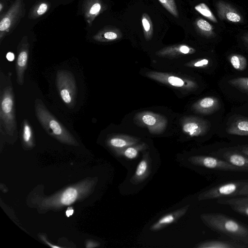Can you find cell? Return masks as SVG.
<instances>
[{"mask_svg":"<svg viewBox=\"0 0 248 248\" xmlns=\"http://www.w3.org/2000/svg\"><path fill=\"white\" fill-rule=\"evenodd\" d=\"M96 182L94 179L85 180L49 197H36L34 199L42 210L60 209L86 197L92 191Z\"/></svg>","mask_w":248,"mask_h":248,"instance_id":"cell-1","label":"cell"},{"mask_svg":"<svg viewBox=\"0 0 248 248\" xmlns=\"http://www.w3.org/2000/svg\"><path fill=\"white\" fill-rule=\"evenodd\" d=\"M201 218L212 230L248 246V225L221 213L203 214Z\"/></svg>","mask_w":248,"mask_h":248,"instance_id":"cell-2","label":"cell"},{"mask_svg":"<svg viewBox=\"0 0 248 248\" xmlns=\"http://www.w3.org/2000/svg\"><path fill=\"white\" fill-rule=\"evenodd\" d=\"M1 77L0 120V127L9 136L17 133V124L15 113V99L11 79V73L8 77L4 75Z\"/></svg>","mask_w":248,"mask_h":248,"instance_id":"cell-3","label":"cell"},{"mask_svg":"<svg viewBox=\"0 0 248 248\" xmlns=\"http://www.w3.org/2000/svg\"><path fill=\"white\" fill-rule=\"evenodd\" d=\"M35 109L38 121L49 135L63 143L78 145L75 138L48 111L41 99L36 100Z\"/></svg>","mask_w":248,"mask_h":248,"instance_id":"cell-4","label":"cell"},{"mask_svg":"<svg viewBox=\"0 0 248 248\" xmlns=\"http://www.w3.org/2000/svg\"><path fill=\"white\" fill-rule=\"evenodd\" d=\"M248 196V180L229 182L213 187L201 193L199 201Z\"/></svg>","mask_w":248,"mask_h":248,"instance_id":"cell-5","label":"cell"},{"mask_svg":"<svg viewBox=\"0 0 248 248\" xmlns=\"http://www.w3.org/2000/svg\"><path fill=\"white\" fill-rule=\"evenodd\" d=\"M26 13L24 0H15L8 10L0 16V42L16 28Z\"/></svg>","mask_w":248,"mask_h":248,"instance_id":"cell-6","label":"cell"},{"mask_svg":"<svg viewBox=\"0 0 248 248\" xmlns=\"http://www.w3.org/2000/svg\"><path fill=\"white\" fill-rule=\"evenodd\" d=\"M56 82L62 100L69 108H74L77 98V85L73 73L67 70H58Z\"/></svg>","mask_w":248,"mask_h":248,"instance_id":"cell-7","label":"cell"},{"mask_svg":"<svg viewBox=\"0 0 248 248\" xmlns=\"http://www.w3.org/2000/svg\"><path fill=\"white\" fill-rule=\"evenodd\" d=\"M30 44L27 36H24L17 47V56L16 62L17 82L22 85L24 82V74L28 66Z\"/></svg>","mask_w":248,"mask_h":248,"instance_id":"cell-8","label":"cell"},{"mask_svg":"<svg viewBox=\"0 0 248 248\" xmlns=\"http://www.w3.org/2000/svg\"><path fill=\"white\" fill-rule=\"evenodd\" d=\"M188 160L194 165L209 169L231 171L243 170L241 169L232 165L225 160L212 156H193L190 157Z\"/></svg>","mask_w":248,"mask_h":248,"instance_id":"cell-9","label":"cell"},{"mask_svg":"<svg viewBox=\"0 0 248 248\" xmlns=\"http://www.w3.org/2000/svg\"><path fill=\"white\" fill-rule=\"evenodd\" d=\"M218 16L221 20L232 23H239L242 20L241 15L230 4L219 0L216 4Z\"/></svg>","mask_w":248,"mask_h":248,"instance_id":"cell-10","label":"cell"},{"mask_svg":"<svg viewBox=\"0 0 248 248\" xmlns=\"http://www.w3.org/2000/svg\"><path fill=\"white\" fill-rule=\"evenodd\" d=\"M189 206V205H187L171 213L165 215L152 224L150 230L152 231H159L176 222L186 214Z\"/></svg>","mask_w":248,"mask_h":248,"instance_id":"cell-11","label":"cell"},{"mask_svg":"<svg viewBox=\"0 0 248 248\" xmlns=\"http://www.w3.org/2000/svg\"><path fill=\"white\" fill-rule=\"evenodd\" d=\"M102 8L101 0H85L83 2L82 11L85 20L91 27Z\"/></svg>","mask_w":248,"mask_h":248,"instance_id":"cell-12","label":"cell"},{"mask_svg":"<svg viewBox=\"0 0 248 248\" xmlns=\"http://www.w3.org/2000/svg\"><path fill=\"white\" fill-rule=\"evenodd\" d=\"M151 168V159L147 153L145 154L137 165L135 173L131 179L133 184L143 181L149 175Z\"/></svg>","mask_w":248,"mask_h":248,"instance_id":"cell-13","label":"cell"},{"mask_svg":"<svg viewBox=\"0 0 248 248\" xmlns=\"http://www.w3.org/2000/svg\"><path fill=\"white\" fill-rule=\"evenodd\" d=\"M198 248H246L248 246L230 239L229 240H213L201 242L197 246Z\"/></svg>","mask_w":248,"mask_h":248,"instance_id":"cell-14","label":"cell"},{"mask_svg":"<svg viewBox=\"0 0 248 248\" xmlns=\"http://www.w3.org/2000/svg\"><path fill=\"white\" fill-rule=\"evenodd\" d=\"M222 157L243 170H248V156L240 152L227 151L223 154Z\"/></svg>","mask_w":248,"mask_h":248,"instance_id":"cell-15","label":"cell"},{"mask_svg":"<svg viewBox=\"0 0 248 248\" xmlns=\"http://www.w3.org/2000/svg\"><path fill=\"white\" fill-rule=\"evenodd\" d=\"M197 109L203 113L210 114L217 111L220 108L218 99L214 96H208L201 99L196 104Z\"/></svg>","mask_w":248,"mask_h":248,"instance_id":"cell-16","label":"cell"},{"mask_svg":"<svg viewBox=\"0 0 248 248\" xmlns=\"http://www.w3.org/2000/svg\"><path fill=\"white\" fill-rule=\"evenodd\" d=\"M228 134L237 136H248V118L240 117L235 119L227 128Z\"/></svg>","mask_w":248,"mask_h":248,"instance_id":"cell-17","label":"cell"},{"mask_svg":"<svg viewBox=\"0 0 248 248\" xmlns=\"http://www.w3.org/2000/svg\"><path fill=\"white\" fill-rule=\"evenodd\" d=\"M207 125L204 122L195 120L186 123L183 126V130L191 136H198L204 134Z\"/></svg>","mask_w":248,"mask_h":248,"instance_id":"cell-18","label":"cell"},{"mask_svg":"<svg viewBox=\"0 0 248 248\" xmlns=\"http://www.w3.org/2000/svg\"><path fill=\"white\" fill-rule=\"evenodd\" d=\"M50 4L46 0H41L34 4L30 9L28 17L30 19H36L45 13L50 8Z\"/></svg>","mask_w":248,"mask_h":248,"instance_id":"cell-19","label":"cell"},{"mask_svg":"<svg viewBox=\"0 0 248 248\" xmlns=\"http://www.w3.org/2000/svg\"><path fill=\"white\" fill-rule=\"evenodd\" d=\"M22 139L24 145L28 148L34 145L33 132L31 125L26 119L23 122L22 126Z\"/></svg>","mask_w":248,"mask_h":248,"instance_id":"cell-20","label":"cell"},{"mask_svg":"<svg viewBox=\"0 0 248 248\" xmlns=\"http://www.w3.org/2000/svg\"><path fill=\"white\" fill-rule=\"evenodd\" d=\"M134 142L133 140L119 137L111 138L108 141V145L116 152L132 145Z\"/></svg>","mask_w":248,"mask_h":248,"instance_id":"cell-21","label":"cell"},{"mask_svg":"<svg viewBox=\"0 0 248 248\" xmlns=\"http://www.w3.org/2000/svg\"><path fill=\"white\" fill-rule=\"evenodd\" d=\"M118 31L109 29H103L96 33L93 38L98 42H107L118 38Z\"/></svg>","mask_w":248,"mask_h":248,"instance_id":"cell-22","label":"cell"},{"mask_svg":"<svg viewBox=\"0 0 248 248\" xmlns=\"http://www.w3.org/2000/svg\"><path fill=\"white\" fill-rule=\"evenodd\" d=\"M229 62L232 66L239 71L244 70L247 65V60L241 54H232L229 57Z\"/></svg>","mask_w":248,"mask_h":248,"instance_id":"cell-23","label":"cell"},{"mask_svg":"<svg viewBox=\"0 0 248 248\" xmlns=\"http://www.w3.org/2000/svg\"><path fill=\"white\" fill-rule=\"evenodd\" d=\"M143 146H129L124 149L116 152V154L119 156H123L129 159H135L140 151L143 149Z\"/></svg>","mask_w":248,"mask_h":248,"instance_id":"cell-24","label":"cell"},{"mask_svg":"<svg viewBox=\"0 0 248 248\" xmlns=\"http://www.w3.org/2000/svg\"><path fill=\"white\" fill-rule=\"evenodd\" d=\"M196 25L202 33L207 36H213L215 33L214 27L206 20L200 18L196 21Z\"/></svg>","mask_w":248,"mask_h":248,"instance_id":"cell-25","label":"cell"},{"mask_svg":"<svg viewBox=\"0 0 248 248\" xmlns=\"http://www.w3.org/2000/svg\"><path fill=\"white\" fill-rule=\"evenodd\" d=\"M194 9L202 15L208 19L210 21L217 23L218 21L212 12L209 7L204 3H201L196 5Z\"/></svg>","mask_w":248,"mask_h":248,"instance_id":"cell-26","label":"cell"},{"mask_svg":"<svg viewBox=\"0 0 248 248\" xmlns=\"http://www.w3.org/2000/svg\"><path fill=\"white\" fill-rule=\"evenodd\" d=\"M231 86L244 92H248V78L241 77L231 79L229 81Z\"/></svg>","mask_w":248,"mask_h":248,"instance_id":"cell-27","label":"cell"},{"mask_svg":"<svg viewBox=\"0 0 248 248\" xmlns=\"http://www.w3.org/2000/svg\"><path fill=\"white\" fill-rule=\"evenodd\" d=\"M142 24L145 37L146 39H150L153 33V25L149 16L146 14L142 15Z\"/></svg>","mask_w":248,"mask_h":248,"instance_id":"cell-28","label":"cell"},{"mask_svg":"<svg viewBox=\"0 0 248 248\" xmlns=\"http://www.w3.org/2000/svg\"><path fill=\"white\" fill-rule=\"evenodd\" d=\"M167 10L175 17H178V12L174 0H158Z\"/></svg>","mask_w":248,"mask_h":248,"instance_id":"cell-29","label":"cell"},{"mask_svg":"<svg viewBox=\"0 0 248 248\" xmlns=\"http://www.w3.org/2000/svg\"><path fill=\"white\" fill-rule=\"evenodd\" d=\"M234 211L248 217V204H238L230 206Z\"/></svg>","mask_w":248,"mask_h":248,"instance_id":"cell-30","label":"cell"},{"mask_svg":"<svg viewBox=\"0 0 248 248\" xmlns=\"http://www.w3.org/2000/svg\"><path fill=\"white\" fill-rule=\"evenodd\" d=\"M168 80L170 85L175 87H181L184 85V81L177 77L170 76L169 77Z\"/></svg>","mask_w":248,"mask_h":248,"instance_id":"cell-31","label":"cell"},{"mask_svg":"<svg viewBox=\"0 0 248 248\" xmlns=\"http://www.w3.org/2000/svg\"><path fill=\"white\" fill-rule=\"evenodd\" d=\"M142 120L144 124L149 125H153L156 122L155 118L151 115H144Z\"/></svg>","mask_w":248,"mask_h":248,"instance_id":"cell-32","label":"cell"},{"mask_svg":"<svg viewBox=\"0 0 248 248\" xmlns=\"http://www.w3.org/2000/svg\"><path fill=\"white\" fill-rule=\"evenodd\" d=\"M209 61L208 59H203L196 61L193 65L197 67H205L209 65Z\"/></svg>","mask_w":248,"mask_h":248,"instance_id":"cell-33","label":"cell"},{"mask_svg":"<svg viewBox=\"0 0 248 248\" xmlns=\"http://www.w3.org/2000/svg\"><path fill=\"white\" fill-rule=\"evenodd\" d=\"M179 51L184 54H188L190 52H193L194 49L185 45L181 46L179 48Z\"/></svg>","mask_w":248,"mask_h":248,"instance_id":"cell-34","label":"cell"},{"mask_svg":"<svg viewBox=\"0 0 248 248\" xmlns=\"http://www.w3.org/2000/svg\"><path fill=\"white\" fill-rule=\"evenodd\" d=\"M99 245V244L96 242H94L93 241H88L86 243V248H94L97 247Z\"/></svg>","mask_w":248,"mask_h":248,"instance_id":"cell-35","label":"cell"},{"mask_svg":"<svg viewBox=\"0 0 248 248\" xmlns=\"http://www.w3.org/2000/svg\"><path fill=\"white\" fill-rule=\"evenodd\" d=\"M41 239L47 245L50 246V247L54 248H61V247H60L59 246H55L54 245L51 244V243H49L47 241H46V237L45 236L42 235L41 236Z\"/></svg>","mask_w":248,"mask_h":248,"instance_id":"cell-36","label":"cell"},{"mask_svg":"<svg viewBox=\"0 0 248 248\" xmlns=\"http://www.w3.org/2000/svg\"><path fill=\"white\" fill-rule=\"evenodd\" d=\"M74 212V211L73 208L71 207H69L65 212V215L67 216V217H69L70 216L73 214Z\"/></svg>","mask_w":248,"mask_h":248,"instance_id":"cell-37","label":"cell"},{"mask_svg":"<svg viewBox=\"0 0 248 248\" xmlns=\"http://www.w3.org/2000/svg\"><path fill=\"white\" fill-rule=\"evenodd\" d=\"M6 58L9 61H13L15 59V55L12 52H8L6 55Z\"/></svg>","mask_w":248,"mask_h":248,"instance_id":"cell-38","label":"cell"},{"mask_svg":"<svg viewBox=\"0 0 248 248\" xmlns=\"http://www.w3.org/2000/svg\"><path fill=\"white\" fill-rule=\"evenodd\" d=\"M242 38L244 42L248 46V32L244 34Z\"/></svg>","mask_w":248,"mask_h":248,"instance_id":"cell-39","label":"cell"},{"mask_svg":"<svg viewBox=\"0 0 248 248\" xmlns=\"http://www.w3.org/2000/svg\"><path fill=\"white\" fill-rule=\"evenodd\" d=\"M240 152L248 156V147H244L242 148Z\"/></svg>","mask_w":248,"mask_h":248,"instance_id":"cell-40","label":"cell"}]
</instances>
